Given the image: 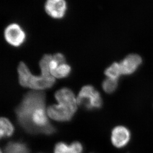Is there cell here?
<instances>
[{"label": "cell", "instance_id": "cell-1", "mask_svg": "<svg viewBox=\"0 0 153 153\" xmlns=\"http://www.w3.org/2000/svg\"><path fill=\"white\" fill-rule=\"evenodd\" d=\"M45 94L42 91H30L25 95L16 110L20 126L30 133L51 134L54 128L49 123L45 111Z\"/></svg>", "mask_w": 153, "mask_h": 153}, {"label": "cell", "instance_id": "cell-2", "mask_svg": "<svg viewBox=\"0 0 153 153\" xmlns=\"http://www.w3.org/2000/svg\"><path fill=\"white\" fill-rule=\"evenodd\" d=\"M52 57V55H45L41 59L39 63L41 74L39 76L32 74L25 62H20L17 68L20 85L36 91L52 87L55 83V78L50 71L49 64Z\"/></svg>", "mask_w": 153, "mask_h": 153}, {"label": "cell", "instance_id": "cell-3", "mask_svg": "<svg viewBox=\"0 0 153 153\" xmlns=\"http://www.w3.org/2000/svg\"><path fill=\"white\" fill-rule=\"evenodd\" d=\"M77 102L87 110L98 109L102 107V98L100 93L91 85L83 87L78 94Z\"/></svg>", "mask_w": 153, "mask_h": 153}, {"label": "cell", "instance_id": "cell-4", "mask_svg": "<svg viewBox=\"0 0 153 153\" xmlns=\"http://www.w3.org/2000/svg\"><path fill=\"white\" fill-rule=\"evenodd\" d=\"M131 137L130 129L123 125L116 126L111 130V144L117 149H123L127 147L131 140Z\"/></svg>", "mask_w": 153, "mask_h": 153}, {"label": "cell", "instance_id": "cell-5", "mask_svg": "<svg viewBox=\"0 0 153 153\" xmlns=\"http://www.w3.org/2000/svg\"><path fill=\"white\" fill-rule=\"evenodd\" d=\"M4 38L7 42L13 47H19L25 42V34L16 23L9 25L4 30Z\"/></svg>", "mask_w": 153, "mask_h": 153}, {"label": "cell", "instance_id": "cell-6", "mask_svg": "<svg viewBox=\"0 0 153 153\" xmlns=\"http://www.w3.org/2000/svg\"><path fill=\"white\" fill-rule=\"evenodd\" d=\"M55 98L58 104L66 107L73 113H75L77 102L74 93L71 90L64 88L58 90L55 94Z\"/></svg>", "mask_w": 153, "mask_h": 153}, {"label": "cell", "instance_id": "cell-7", "mask_svg": "<svg viewBox=\"0 0 153 153\" xmlns=\"http://www.w3.org/2000/svg\"><path fill=\"white\" fill-rule=\"evenodd\" d=\"M142 58L137 54H130L119 62L121 75H131L141 64Z\"/></svg>", "mask_w": 153, "mask_h": 153}, {"label": "cell", "instance_id": "cell-8", "mask_svg": "<svg viewBox=\"0 0 153 153\" xmlns=\"http://www.w3.org/2000/svg\"><path fill=\"white\" fill-rule=\"evenodd\" d=\"M45 9L47 14L53 19H62L67 11V3L65 0H47Z\"/></svg>", "mask_w": 153, "mask_h": 153}, {"label": "cell", "instance_id": "cell-9", "mask_svg": "<svg viewBox=\"0 0 153 153\" xmlns=\"http://www.w3.org/2000/svg\"><path fill=\"white\" fill-rule=\"evenodd\" d=\"M47 114L51 119L59 121H68L74 114L68 108L59 104L50 106L47 110Z\"/></svg>", "mask_w": 153, "mask_h": 153}, {"label": "cell", "instance_id": "cell-10", "mask_svg": "<svg viewBox=\"0 0 153 153\" xmlns=\"http://www.w3.org/2000/svg\"><path fill=\"white\" fill-rule=\"evenodd\" d=\"M50 71L54 78H63L68 76L71 72V68L66 62H61L52 57L49 64Z\"/></svg>", "mask_w": 153, "mask_h": 153}, {"label": "cell", "instance_id": "cell-11", "mask_svg": "<svg viewBox=\"0 0 153 153\" xmlns=\"http://www.w3.org/2000/svg\"><path fill=\"white\" fill-rule=\"evenodd\" d=\"M83 148L80 143L75 142L71 145L60 142L55 146L54 153H81Z\"/></svg>", "mask_w": 153, "mask_h": 153}, {"label": "cell", "instance_id": "cell-12", "mask_svg": "<svg viewBox=\"0 0 153 153\" xmlns=\"http://www.w3.org/2000/svg\"><path fill=\"white\" fill-rule=\"evenodd\" d=\"M0 135L1 137H9L13 134L14 128L10 121L7 119L2 117L0 120Z\"/></svg>", "mask_w": 153, "mask_h": 153}, {"label": "cell", "instance_id": "cell-13", "mask_svg": "<svg viewBox=\"0 0 153 153\" xmlns=\"http://www.w3.org/2000/svg\"><path fill=\"white\" fill-rule=\"evenodd\" d=\"M4 153H29V150L22 143H10L6 147Z\"/></svg>", "mask_w": 153, "mask_h": 153}, {"label": "cell", "instance_id": "cell-14", "mask_svg": "<svg viewBox=\"0 0 153 153\" xmlns=\"http://www.w3.org/2000/svg\"><path fill=\"white\" fill-rule=\"evenodd\" d=\"M105 74L107 77L119 80L122 76L120 71L119 62H114L105 71Z\"/></svg>", "mask_w": 153, "mask_h": 153}, {"label": "cell", "instance_id": "cell-15", "mask_svg": "<svg viewBox=\"0 0 153 153\" xmlns=\"http://www.w3.org/2000/svg\"><path fill=\"white\" fill-rule=\"evenodd\" d=\"M119 80L113 78H107L104 80L102 83V89L104 91L108 94H111L116 91L118 87Z\"/></svg>", "mask_w": 153, "mask_h": 153}]
</instances>
